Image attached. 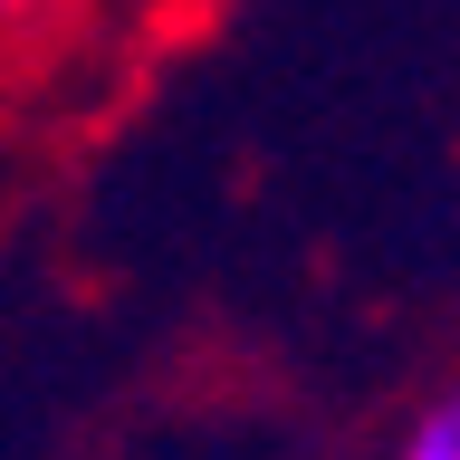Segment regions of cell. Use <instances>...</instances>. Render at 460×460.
<instances>
[{
  "label": "cell",
  "mask_w": 460,
  "mask_h": 460,
  "mask_svg": "<svg viewBox=\"0 0 460 460\" xmlns=\"http://www.w3.org/2000/svg\"><path fill=\"white\" fill-rule=\"evenodd\" d=\"M384 460H460V374L431 384V394L402 412V431L384 441Z\"/></svg>",
  "instance_id": "obj_1"
}]
</instances>
